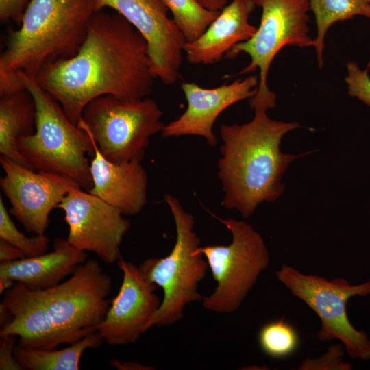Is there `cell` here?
Masks as SVG:
<instances>
[{"instance_id": "cell-20", "label": "cell", "mask_w": 370, "mask_h": 370, "mask_svg": "<svg viewBox=\"0 0 370 370\" xmlns=\"http://www.w3.org/2000/svg\"><path fill=\"white\" fill-rule=\"evenodd\" d=\"M36 119L35 101L27 88L0 95L1 156L31 169L19 152L18 143L35 132Z\"/></svg>"}, {"instance_id": "cell-30", "label": "cell", "mask_w": 370, "mask_h": 370, "mask_svg": "<svg viewBox=\"0 0 370 370\" xmlns=\"http://www.w3.org/2000/svg\"><path fill=\"white\" fill-rule=\"evenodd\" d=\"M25 257V254L12 244L0 240L1 262L20 260Z\"/></svg>"}, {"instance_id": "cell-24", "label": "cell", "mask_w": 370, "mask_h": 370, "mask_svg": "<svg viewBox=\"0 0 370 370\" xmlns=\"http://www.w3.org/2000/svg\"><path fill=\"white\" fill-rule=\"evenodd\" d=\"M261 349L269 356L284 358L293 354L299 345V336L284 318L264 324L258 336Z\"/></svg>"}, {"instance_id": "cell-13", "label": "cell", "mask_w": 370, "mask_h": 370, "mask_svg": "<svg viewBox=\"0 0 370 370\" xmlns=\"http://www.w3.org/2000/svg\"><path fill=\"white\" fill-rule=\"evenodd\" d=\"M124 17L146 40L154 75L166 85L176 82L186 42L162 0H97Z\"/></svg>"}, {"instance_id": "cell-2", "label": "cell", "mask_w": 370, "mask_h": 370, "mask_svg": "<svg viewBox=\"0 0 370 370\" xmlns=\"http://www.w3.org/2000/svg\"><path fill=\"white\" fill-rule=\"evenodd\" d=\"M254 116L244 124L220 127L221 158L218 177L224 197L221 205L236 210L243 218L251 217L258 206L273 202L284 193L282 177L299 156L280 150L282 137L300 125L270 119L265 108L253 109Z\"/></svg>"}, {"instance_id": "cell-33", "label": "cell", "mask_w": 370, "mask_h": 370, "mask_svg": "<svg viewBox=\"0 0 370 370\" xmlns=\"http://www.w3.org/2000/svg\"><path fill=\"white\" fill-rule=\"evenodd\" d=\"M14 284V282L5 278H0V292L2 293L10 288Z\"/></svg>"}, {"instance_id": "cell-12", "label": "cell", "mask_w": 370, "mask_h": 370, "mask_svg": "<svg viewBox=\"0 0 370 370\" xmlns=\"http://www.w3.org/2000/svg\"><path fill=\"white\" fill-rule=\"evenodd\" d=\"M5 175L0 186L9 199L11 213L26 231L43 234L49 223V214L58 207L67 193L81 188L71 178L60 174L38 171L1 156Z\"/></svg>"}, {"instance_id": "cell-11", "label": "cell", "mask_w": 370, "mask_h": 370, "mask_svg": "<svg viewBox=\"0 0 370 370\" xmlns=\"http://www.w3.org/2000/svg\"><path fill=\"white\" fill-rule=\"evenodd\" d=\"M81 188H72L58 206L69 227L66 240L113 264L121 258L120 246L130 223L118 208Z\"/></svg>"}, {"instance_id": "cell-3", "label": "cell", "mask_w": 370, "mask_h": 370, "mask_svg": "<svg viewBox=\"0 0 370 370\" xmlns=\"http://www.w3.org/2000/svg\"><path fill=\"white\" fill-rule=\"evenodd\" d=\"M97 0H30L0 55V95L23 89L47 66L73 57L86 37Z\"/></svg>"}, {"instance_id": "cell-16", "label": "cell", "mask_w": 370, "mask_h": 370, "mask_svg": "<svg viewBox=\"0 0 370 370\" xmlns=\"http://www.w3.org/2000/svg\"><path fill=\"white\" fill-rule=\"evenodd\" d=\"M0 306L11 316L0 336H18L16 345L28 349H54L66 343L38 291L16 282L5 291Z\"/></svg>"}, {"instance_id": "cell-7", "label": "cell", "mask_w": 370, "mask_h": 370, "mask_svg": "<svg viewBox=\"0 0 370 370\" xmlns=\"http://www.w3.org/2000/svg\"><path fill=\"white\" fill-rule=\"evenodd\" d=\"M212 215L230 231L232 239L227 245L197 248V253L206 257L217 282L214 291L204 297L201 302L208 310L229 314L240 308L260 273L268 267L270 257L264 239L251 225Z\"/></svg>"}, {"instance_id": "cell-19", "label": "cell", "mask_w": 370, "mask_h": 370, "mask_svg": "<svg viewBox=\"0 0 370 370\" xmlns=\"http://www.w3.org/2000/svg\"><path fill=\"white\" fill-rule=\"evenodd\" d=\"M86 258L85 251L75 247L66 239L57 238L53 250L49 253L1 262L0 278L23 283L32 291H44L72 275Z\"/></svg>"}, {"instance_id": "cell-8", "label": "cell", "mask_w": 370, "mask_h": 370, "mask_svg": "<svg viewBox=\"0 0 370 370\" xmlns=\"http://www.w3.org/2000/svg\"><path fill=\"white\" fill-rule=\"evenodd\" d=\"M262 10L260 23L254 36L236 45L225 56L233 58L247 54L249 63L240 74L260 71L256 94L250 106H262L270 109L276 103V95L268 87L270 66L279 51L286 45L307 47L314 45L309 36L308 0H254Z\"/></svg>"}, {"instance_id": "cell-23", "label": "cell", "mask_w": 370, "mask_h": 370, "mask_svg": "<svg viewBox=\"0 0 370 370\" xmlns=\"http://www.w3.org/2000/svg\"><path fill=\"white\" fill-rule=\"evenodd\" d=\"M186 42L198 38L220 11L210 10L196 0H162Z\"/></svg>"}, {"instance_id": "cell-29", "label": "cell", "mask_w": 370, "mask_h": 370, "mask_svg": "<svg viewBox=\"0 0 370 370\" xmlns=\"http://www.w3.org/2000/svg\"><path fill=\"white\" fill-rule=\"evenodd\" d=\"M16 336H1L0 344V369L1 370H23L17 362L14 350Z\"/></svg>"}, {"instance_id": "cell-31", "label": "cell", "mask_w": 370, "mask_h": 370, "mask_svg": "<svg viewBox=\"0 0 370 370\" xmlns=\"http://www.w3.org/2000/svg\"><path fill=\"white\" fill-rule=\"evenodd\" d=\"M112 366L116 367L119 369L124 370H137V369H151L150 368H147L149 367L143 365L142 364L136 362H121L117 360L113 359L110 361Z\"/></svg>"}, {"instance_id": "cell-17", "label": "cell", "mask_w": 370, "mask_h": 370, "mask_svg": "<svg viewBox=\"0 0 370 370\" xmlns=\"http://www.w3.org/2000/svg\"><path fill=\"white\" fill-rule=\"evenodd\" d=\"M256 6L254 0H232L198 38L186 42L184 53L193 64L217 63L236 45L248 40L257 27L249 18Z\"/></svg>"}, {"instance_id": "cell-22", "label": "cell", "mask_w": 370, "mask_h": 370, "mask_svg": "<svg viewBox=\"0 0 370 370\" xmlns=\"http://www.w3.org/2000/svg\"><path fill=\"white\" fill-rule=\"evenodd\" d=\"M314 13L317 35L314 39L318 65L323 66L324 40L329 28L338 21L364 16L370 19V3L367 0H308Z\"/></svg>"}, {"instance_id": "cell-10", "label": "cell", "mask_w": 370, "mask_h": 370, "mask_svg": "<svg viewBox=\"0 0 370 370\" xmlns=\"http://www.w3.org/2000/svg\"><path fill=\"white\" fill-rule=\"evenodd\" d=\"M112 279L99 262L90 259L64 282L38 291L66 343L95 332L110 308Z\"/></svg>"}, {"instance_id": "cell-26", "label": "cell", "mask_w": 370, "mask_h": 370, "mask_svg": "<svg viewBox=\"0 0 370 370\" xmlns=\"http://www.w3.org/2000/svg\"><path fill=\"white\" fill-rule=\"evenodd\" d=\"M346 66L347 75L345 77V82L349 95L370 106V78L368 74L370 61L365 70H361L353 62H349Z\"/></svg>"}, {"instance_id": "cell-34", "label": "cell", "mask_w": 370, "mask_h": 370, "mask_svg": "<svg viewBox=\"0 0 370 370\" xmlns=\"http://www.w3.org/2000/svg\"><path fill=\"white\" fill-rule=\"evenodd\" d=\"M370 3V0H367Z\"/></svg>"}, {"instance_id": "cell-14", "label": "cell", "mask_w": 370, "mask_h": 370, "mask_svg": "<svg viewBox=\"0 0 370 370\" xmlns=\"http://www.w3.org/2000/svg\"><path fill=\"white\" fill-rule=\"evenodd\" d=\"M117 264L123 272L122 283L97 327V333L111 346L136 343L147 332L162 302L154 293L158 286L145 277L139 267L121 258Z\"/></svg>"}, {"instance_id": "cell-6", "label": "cell", "mask_w": 370, "mask_h": 370, "mask_svg": "<svg viewBox=\"0 0 370 370\" xmlns=\"http://www.w3.org/2000/svg\"><path fill=\"white\" fill-rule=\"evenodd\" d=\"M162 115L151 98L127 100L107 95L86 106L77 125L90 134L109 161L141 162L151 136L162 132L165 126Z\"/></svg>"}, {"instance_id": "cell-21", "label": "cell", "mask_w": 370, "mask_h": 370, "mask_svg": "<svg viewBox=\"0 0 370 370\" xmlns=\"http://www.w3.org/2000/svg\"><path fill=\"white\" fill-rule=\"evenodd\" d=\"M104 341L96 331L62 349H36L16 346L14 355L23 369L78 370L83 352Z\"/></svg>"}, {"instance_id": "cell-27", "label": "cell", "mask_w": 370, "mask_h": 370, "mask_svg": "<svg viewBox=\"0 0 370 370\" xmlns=\"http://www.w3.org/2000/svg\"><path fill=\"white\" fill-rule=\"evenodd\" d=\"M344 350L341 345H335L330 347L328 352L318 358H307L299 367L301 370H349L351 364L343 360Z\"/></svg>"}, {"instance_id": "cell-15", "label": "cell", "mask_w": 370, "mask_h": 370, "mask_svg": "<svg viewBox=\"0 0 370 370\" xmlns=\"http://www.w3.org/2000/svg\"><path fill=\"white\" fill-rule=\"evenodd\" d=\"M259 79L256 75L212 88L193 82L182 83L187 108L179 117L165 125L162 136H199L204 138L210 146L214 147L217 141L213 126L219 116L233 104L252 98L256 94Z\"/></svg>"}, {"instance_id": "cell-4", "label": "cell", "mask_w": 370, "mask_h": 370, "mask_svg": "<svg viewBox=\"0 0 370 370\" xmlns=\"http://www.w3.org/2000/svg\"><path fill=\"white\" fill-rule=\"evenodd\" d=\"M20 82L34 97L36 119L35 132L19 140V152L32 169L67 176L88 192L93 185L87 157L95 153L91 136L33 78L23 75Z\"/></svg>"}, {"instance_id": "cell-25", "label": "cell", "mask_w": 370, "mask_h": 370, "mask_svg": "<svg viewBox=\"0 0 370 370\" xmlns=\"http://www.w3.org/2000/svg\"><path fill=\"white\" fill-rule=\"evenodd\" d=\"M0 240L19 249L25 257H34L47 252L50 240L43 234L27 237L13 223L0 196Z\"/></svg>"}, {"instance_id": "cell-18", "label": "cell", "mask_w": 370, "mask_h": 370, "mask_svg": "<svg viewBox=\"0 0 370 370\" xmlns=\"http://www.w3.org/2000/svg\"><path fill=\"white\" fill-rule=\"evenodd\" d=\"M92 140L95 153L90 172L93 185L88 192L116 207L123 215L138 214L147 203V175L141 162H112Z\"/></svg>"}, {"instance_id": "cell-28", "label": "cell", "mask_w": 370, "mask_h": 370, "mask_svg": "<svg viewBox=\"0 0 370 370\" xmlns=\"http://www.w3.org/2000/svg\"><path fill=\"white\" fill-rule=\"evenodd\" d=\"M30 0H0V21L21 24Z\"/></svg>"}, {"instance_id": "cell-9", "label": "cell", "mask_w": 370, "mask_h": 370, "mask_svg": "<svg viewBox=\"0 0 370 370\" xmlns=\"http://www.w3.org/2000/svg\"><path fill=\"white\" fill-rule=\"evenodd\" d=\"M275 275L293 296L302 300L319 317V341L339 340L350 358L370 359V339L364 331L357 330L352 325L347 313L350 298L370 294V280L352 285L344 278L328 280L304 274L284 264Z\"/></svg>"}, {"instance_id": "cell-5", "label": "cell", "mask_w": 370, "mask_h": 370, "mask_svg": "<svg viewBox=\"0 0 370 370\" xmlns=\"http://www.w3.org/2000/svg\"><path fill=\"white\" fill-rule=\"evenodd\" d=\"M164 199L174 219L176 241L167 256L147 258L139 265L145 277L164 291L161 304L148 323L147 331L153 326L174 324L183 317L186 305L202 301L198 285L208 268L204 256L197 251L200 240L193 231V216L175 197L167 194Z\"/></svg>"}, {"instance_id": "cell-32", "label": "cell", "mask_w": 370, "mask_h": 370, "mask_svg": "<svg viewBox=\"0 0 370 370\" xmlns=\"http://www.w3.org/2000/svg\"><path fill=\"white\" fill-rule=\"evenodd\" d=\"M205 8L213 10L221 11L227 3V0H196Z\"/></svg>"}, {"instance_id": "cell-1", "label": "cell", "mask_w": 370, "mask_h": 370, "mask_svg": "<svg viewBox=\"0 0 370 370\" xmlns=\"http://www.w3.org/2000/svg\"><path fill=\"white\" fill-rule=\"evenodd\" d=\"M33 79L77 125L94 99L107 95L144 99L152 92L156 77L140 33L119 13L101 10L93 15L76 54L47 66Z\"/></svg>"}]
</instances>
